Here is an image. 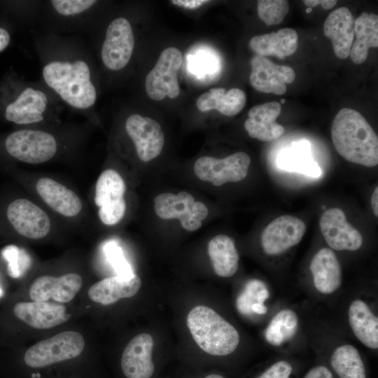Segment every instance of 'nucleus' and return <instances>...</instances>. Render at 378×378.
Listing matches in <instances>:
<instances>
[{"label": "nucleus", "mask_w": 378, "mask_h": 378, "mask_svg": "<svg viewBox=\"0 0 378 378\" xmlns=\"http://www.w3.org/2000/svg\"><path fill=\"white\" fill-rule=\"evenodd\" d=\"M331 137L335 148L346 160L368 167L377 165V135L357 111L344 108L336 114Z\"/></svg>", "instance_id": "nucleus-1"}, {"label": "nucleus", "mask_w": 378, "mask_h": 378, "mask_svg": "<svg viewBox=\"0 0 378 378\" xmlns=\"http://www.w3.org/2000/svg\"><path fill=\"white\" fill-rule=\"evenodd\" d=\"M43 77L50 88L74 108H88L96 101L97 92L90 80V70L83 60L51 62L44 66Z\"/></svg>", "instance_id": "nucleus-2"}, {"label": "nucleus", "mask_w": 378, "mask_h": 378, "mask_svg": "<svg viewBox=\"0 0 378 378\" xmlns=\"http://www.w3.org/2000/svg\"><path fill=\"white\" fill-rule=\"evenodd\" d=\"M187 326L196 344L213 356L232 354L239 343V334L214 309L197 306L187 317Z\"/></svg>", "instance_id": "nucleus-3"}, {"label": "nucleus", "mask_w": 378, "mask_h": 378, "mask_svg": "<svg viewBox=\"0 0 378 378\" xmlns=\"http://www.w3.org/2000/svg\"><path fill=\"white\" fill-rule=\"evenodd\" d=\"M84 347L85 340L80 333L64 331L30 346L24 360L29 367L43 368L76 358Z\"/></svg>", "instance_id": "nucleus-4"}, {"label": "nucleus", "mask_w": 378, "mask_h": 378, "mask_svg": "<svg viewBox=\"0 0 378 378\" xmlns=\"http://www.w3.org/2000/svg\"><path fill=\"white\" fill-rule=\"evenodd\" d=\"M154 210L162 219H178L181 226L189 232L199 230L209 213L205 204L195 201L190 193L185 191L157 195L154 199Z\"/></svg>", "instance_id": "nucleus-5"}, {"label": "nucleus", "mask_w": 378, "mask_h": 378, "mask_svg": "<svg viewBox=\"0 0 378 378\" xmlns=\"http://www.w3.org/2000/svg\"><path fill=\"white\" fill-rule=\"evenodd\" d=\"M7 152L17 160L29 164H40L50 160L57 146L50 134L34 130H22L11 133L6 139Z\"/></svg>", "instance_id": "nucleus-6"}, {"label": "nucleus", "mask_w": 378, "mask_h": 378, "mask_svg": "<svg viewBox=\"0 0 378 378\" xmlns=\"http://www.w3.org/2000/svg\"><path fill=\"white\" fill-rule=\"evenodd\" d=\"M182 61V53L176 48L169 47L161 52L146 78L145 88L150 99L160 101L166 96L175 99L179 95L177 74Z\"/></svg>", "instance_id": "nucleus-7"}, {"label": "nucleus", "mask_w": 378, "mask_h": 378, "mask_svg": "<svg viewBox=\"0 0 378 378\" xmlns=\"http://www.w3.org/2000/svg\"><path fill=\"white\" fill-rule=\"evenodd\" d=\"M250 164L251 158L244 152H237L224 158L202 156L195 162L194 172L200 180L220 186L244 180Z\"/></svg>", "instance_id": "nucleus-8"}, {"label": "nucleus", "mask_w": 378, "mask_h": 378, "mask_svg": "<svg viewBox=\"0 0 378 378\" xmlns=\"http://www.w3.org/2000/svg\"><path fill=\"white\" fill-rule=\"evenodd\" d=\"M125 190V181L115 170L106 169L99 176L94 202L99 208V217L104 224L113 225L123 218L126 210Z\"/></svg>", "instance_id": "nucleus-9"}, {"label": "nucleus", "mask_w": 378, "mask_h": 378, "mask_svg": "<svg viewBox=\"0 0 378 378\" xmlns=\"http://www.w3.org/2000/svg\"><path fill=\"white\" fill-rule=\"evenodd\" d=\"M134 46V38L129 21L124 18L113 20L106 29L102 48L104 64L111 70L122 69L129 62Z\"/></svg>", "instance_id": "nucleus-10"}, {"label": "nucleus", "mask_w": 378, "mask_h": 378, "mask_svg": "<svg viewBox=\"0 0 378 378\" xmlns=\"http://www.w3.org/2000/svg\"><path fill=\"white\" fill-rule=\"evenodd\" d=\"M125 130L133 141L141 160L149 162L161 153L164 144V135L156 120L133 114L127 118Z\"/></svg>", "instance_id": "nucleus-11"}, {"label": "nucleus", "mask_w": 378, "mask_h": 378, "mask_svg": "<svg viewBox=\"0 0 378 378\" xmlns=\"http://www.w3.org/2000/svg\"><path fill=\"white\" fill-rule=\"evenodd\" d=\"M320 231L328 246L336 251H356L363 242L360 232L346 220L339 208L325 211L319 220Z\"/></svg>", "instance_id": "nucleus-12"}, {"label": "nucleus", "mask_w": 378, "mask_h": 378, "mask_svg": "<svg viewBox=\"0 0 378 378\" xmlns=\"http://www.w3.org/2000/svg\"><path fill=\"white\" fill-rule=\"evenodd\" d=\"M307 227L300 218L289 215L273 220L262 231L261 246L268 255H278L298 244Z\"/></svg>", "instance_id": "nucleus-13"}, {"label": "nucleus", "mask_w": 378, "mask_h": 378, "mask_svg": "<svg viewBox=\"0 0 378 378\" xmlns=\"http://www.w3.org/2000/svg\"><path fill=\"white\" fill-rule=\"evenodd\" d=\"M7 218L20 235L33 239L46 237L50 230L47 214L26 199L13 201L7 209Z\"/></svg>", "instance_id": "nucleus-14"}, {"label": "nucleus", "mask_w": 378, "mask_h": 378, "mask_svg": "<svg viewBox=\"0 0 378 378\" xmlns=\"http://www.w3.org/2000/svg\"><path fill=\"white\" fill-rule=\"evenodd\" d=\"M250 83L257 91L281 95L286 92V84L295 78L294 70L288 66L277 65L260 55L251 60Z\"/></svg>", "instance_id": "nucleus-15"}, {"label": "nucleus", "mask_w": 378, "mask_h": 378, "mask_svg": "<svg viewBox=\"0 0 378 378\" xmlns=\"http://www.w3.org/2000/svg\"><path fill=\"white\" fill-rule=\"evenodd\" d=\"M82 285V277L76 273H68L60 276L43 275L31 284L29 297L35 302L52 298L56 302L65 303L74 299Z\"/></svg>", "instance_id": "nucleus-16"}, {"label": "nucleus", "mask_w": 378, "mask_h": 378, "mask_svg": "<svg viewBox=\"0 0 378 378\" xmlns=\"http://www.w3.org/2000/svg\"><path fill=\"white\" fill-rule=\"evenodd\" d=\"M153 340L148 333L136 335L125 346L121 368L127 378H150L154 372L152 361Z\"/></svg>", "instance_id": "nucleus-17"}, {"label": "nucleus", "mask_w": 378, "mask_h": 378, "mask_svg": "<svg viewBox=\"0 0 378 378\" xmlns=\"http://www.w3.org/2000/svg\"><path fill=\"white\" fill-rule=\"evenodd\" d=\"M15 316L29 326L49 329L67 321L70 315L63 304L43 302H21L13 307Z\"/></svg>", "instance_id": "nucleus-18"}, {"label": "nucleus", "mask_w": 378, "mask_h": 378, "mask_svg": "<svg viewBox=\"0 0 378 378\" xmlns=\"http://www.w3.org/2000/svg\"><path fill=\"white\" fill-rule=\"evenodd\" d=\"M281 106L277 102H270L252 107L248 112L244 128L248 135L262 141H271L281 137L284 127L276 120Z\"/></svg>", "instance_id": "nucleus-19"}, {"label": "nucleus", "mask_w": 378, "mask_h": 378, "mask_svg": "<svg viewBox=\"0 0 378 378\" xmlns=\"http://www.w3.org/2000/svg\"><path fill=\"white\" fill-rule=\"evenodd\" d=\"M354 22L351 11L340 7L332 10L324 22V34L331 40L335 54L340 59L349 55L354 37Z\"/></svg>", "instance_id": "nucleus-20"}, {"label": "nucleus", "mask_w": 378, "mask_h": 378, "mask_svg": "<svg viewBox=\"0 0 378 378\" xmlns=\"http://www.w3.org/2000/svg\"><path fill=\"white\" fill-rule=\"evenodd\" d=\"M46 94L32 88L24 90L18 97L8 104L6 109V118L18 125H27L41 122L46 110Z\"/></svg>", "instance_id": "nucleus-21"}, {"label": "nucleus", "mask_w": 378, "mask_h": 378, "mask_svg": "<svg viewBox=\"0 0 378 378\" xmlns=\"http://www.w3.org/2000/svg\"><path fill=\"white\" fill-rule=\"evenodd\" d=\"M314 285L323 294H331L342 284V268L332 250L322 248L314 255L309 266Z\"/></svg>", "instance_id": "nucleus-22"}, {"label": "nucleus", "mask_w": 378, "mask_h": 378, "mask_svg": "<svg viewBox=\"0 0 378 378\" xmlns=\"http://www.w3.org/2000/svg\"><path fill=\"white\" fill-rule=\"evenodd\" d=\"M36 188L42 200L61 215L73 217L80 212L82 202L78 195L60 183L43 177L38 180Z\"/></svg>", "instance_id": "nucleus-23"}, {"label": "nucleus", "mask_w": 378, "mask_h": 378, "mask_svg": "<svg viewBox=\"0 0 378 378\" xmlns=\"http://www.w3.org/2000/svg\"><path fill=\"white\" fill-rule=\"evenodd\" d=\"M141 285L139 276L132 277L114 276L96 282L88 290L91 300L103 305L113 304L120 299L133 297Z\"/></svg>", "instance_id": "nucleus-24"}, {"label": "nucleus", "mask_w": 378, "mask_h": 378, "mask_svg": "<svg viewBox=\"0 0 378 378\" xmlns=\"http://www.w3.org/2000/svg\"><path fill=\"white\" fill-rule=\"evenodd\" d=\"M298 41V36L295 30L283 28L276 32L253 36L249 41V47L257 55L284 58L296 51Z\"/></svg>", "instance_id": "nucleus-25"}, {"label": "nucleus", "mask_w": 378, "mask_h": 378, "mask_svg": "<svg viewBox=\"0 0 378 378\" xmlns=\"http://www.w3.org/2000/svg\"><path fill=\"white\" fill-rule=\"evenodd\" d=\"M246 102L245 92L239 88L226 92L223 88H214L198 97L196 106L202 112L217 110L225 115L233 116L243 109Z\"/></svg>", "instance_id": "nucleus-26"}, {"label": "nucleus", "mask_w": 378, "mask_h": 378, "mask_svg": "<svg viewBox=\"0 0 378 378\" xmlns=\"http://www.w3.org/2000/svg\"><path fill=\"white\" fill-rule=\"evenodd\" d=\"M349 325L356 338L365 346L378 348V318L361 300H354L348 311Z\"/></svg>", "instance_id": "nucleus-27"}, {"label": "nucleus", "mask_w": 378, "mask_h": 378, "mask_svg": "<svg viewBox=\"0 0 378 378\" xmlns=\"http://www.w3.org/2000/svg\"><path fill=\"white\" fill-rule=\"evenodd\" d=\"M208 253L216 275L230 277L237 272L239 255L232 237L223 234L213 237L208 244Z\"/></svg>", "instance_id": "nucleus-28"}, {"label": "nucleus", "mask_w": 378, "mask_h": 378, "mask_svg": "<svg viewBox=\"0 0 378 378\" xmlns=\"http://www.w3.org/2000/svg\"><path fill=\"white\" fill-rule=\"evenodd\" d=\"M356 39L350 50L351 61L360 64L364 62L370 48L378 46V16L370 13H363L354 22Z\"/></svg>", "instance_id": "nucleus-29"}, {"label": "nucleus", "mask_w": 378, "mask_h": 378, "mask_svg": "<svg viewBox=\"0 0 378 378\" xmlns=\"http://www.w3.org/2000/svg\"><path fill=\"white\" fill-rule=\"evenodd\" d=\"M330 365L340 378H366L363 359L356 347L344 344L335 349Z\"/></svg>", "instance_id": "nucleus-30"}, {"label": "nucleus", "mask_w": 378, "mask_h": 378, "mask_svg": "<svg viewBox=\"0 0 378 378\" xmlns=\"http://www.w3.org/2000/svg\"><path fill=\"white\" fill-rule=\"evenodd\" d=\"M298 324V316L294 311L281 310L272 318L266 329L267 342L272 346H280L295 335Z\"/></svg>", "instance_id": "nucleus-31"}, {"label": "nucleus", "mask_w": 378, "mask_h": 378, "mask_svg": "<svg viewBox=\"0 0 378 378\" xmlns=\"http://www.w3.org/2000/svg\"><path fill=\"white\" fill-rule=\"evenodd\" d=\"M276 163L283 170L298 172L314 178H318L322 174L320 167L313 160L311 154L300 152L293 148L280 151Z\"/></svg>", "instance_id": "nucleus-32"}, {"label": "nucleus", "mask_w": 378, "mask_h": 378, "mask_svg": "<svg viewBox=\"0 0 378 378\" xmlns=\"http://www.w3.org/2000/svg\"><path fill=\"white\" fill-rule=\"evenodd\" d=\"M2 255L7 262L8 274L12 278L21 277L31 267V256L24 249L15 245H8L4 247Z\"/></svg>", "instance_id": "nucleus-33"}, {"label": "nucleus", "mask_w": 378, "mask_h": 378, "mask_svg": "<svg viewBox=\"0 0 378 378\" xmlns=\"http://www.w3.org/2000/svg\"><path fill=\"white\" fill-rule=\"evenodd\" d=\"M289 10V4L285 0H260L257 3L259 18L267 24H280Z\"/></svg>", "instance_id": "nucleus-34"}, {"label": "nucleus", "mask_w": 378, "mask_h": 378, "mask_svg": "<svg viewBox=\"0 0 378 378\" xmlns=\"http://www.w3.org/2000/svg\"><path fill=\"white\" fill-rule=\"evenodd\" d=\"M104 252L118 276L132 277L135 274L131 265L125 260L122 248L115 241H111L105 244Z\"/></svg>", "instance_id": "nucleus-35"}, {"label": "nucleus", "mask_w": 378, "mask_h": 378, "mask_svg": "<svg viewBox=\"0 0 378 378\" xmlns=\"http://www.w3.org/2000/svg\"><path fill=\"white\" fill-rule=\"evenodd\" d=\"M266 288L265 284L258 279L249 281L245 286L244 290L237 299L236 305L241 314H249L252 312L251 305L257 302L256 295L258 292Z\"/></svg>", "instance_id": "nucleus-36"}, {"label": "nucleus", "mask_w": 378, "mask_h": 378, "mask_svg": "<svg viewBox=\"0 0 378 378\" xmlns=\"http://www.w3.org/2000/svg\"><path fill=\"white\" fill-rule=\"evenodd\" d=\"M50 2L59 14L70 16L87 10L97 1L94 0H53Z\"/></svg>", "instance_id": "nucleus-37"}, {"label": "nucleus", "mask_w": 378, "mask_h": 378, "mask_svg": "<svg viewBox=\"0 0 378 378\" xmlns=\"http://www.w3.org/2000/svg\"><path fill=\"white\" fill-rule=\"evenodd\" d=\"M292 372V365L288 362L279 360L270 365L257 378H290Z\"/></svg>", "instance_id": "nucleus-38"}, {"label": "nucleus", "mask_w": 378, "mask_h": 378, "mask_svg": "<svg viewBox=\"0 0 378 378\" xmlns=\"http://www.w3.org/2000/svg\"><path fill=\"white\" fill-rule=\"evenodd\" d=\"M304 378H334L330 370L324 365H317L311 368Z\"/></svg>", "instance_id": "nucleus-39"}, {"label": "nucleus", "mask_w": 378, "mask_h": 378, "mask_svg": "<svg viewBox=\"0 0 378 378\" xmlns=\"http://www.w3.org/2000/svg\"><path fill=\"white\" fill-rule=\"evenodd\" d=\"M209 2L206 0H173L172 3L178 6L189 9L197 8L203 4Z\"/></svg>", "instance_id": "nucleus-40"}, {"label": "nucleus", "mask_w": 378, "mask_h": 378, "mask_svg": "<svg viewBox=\"0 0 378 378\" xmlns=\"http://www.w3.org/2000/svg\"><path fill=\"white\" fill-rule=\"evenodd\" d=\"M335 0H304L303 3L309 8H312L317 5H321L324 9H330L333 8L336 4Z\"/></svg>", "instance_id": "nucleus-41"}, {"label": "nucleus", "mask_w": 378, "mask_h": 378, "mask_svg": "<svg viewBox=\"0 0 378 378\" xmlns=\"http://www.w3.org/2000/svg\"><path fill=\"white\" fill-rule=\"evenodd\" d=\"M291 148L304 153L311 154V144L307 140L294 141L291 144Z\"/></svg>", "instance_id": "nucleus-42"}, {"label": "nucleus", "mask_w": 378, "mask_h": 378, "mask_svg": "<svg viewBox=\"0 0 378 378\" xmlns=\"http://www.w3.org/2000/svg\"><path fill=\"white\" fill-rule=\"evenodd\" d=\"M9 42L10 35L6 29L0 28V52L8 46Z\"/></svg>", "instance_id": "nucleus-43"}, {"label": "nucleus", "mask_w": 378, "mask_h": 378, "mask_svg": "<svg viewBox=\"0 0 378 378\" xmlns=\"http://www.w3.org/2000/svg\"><path fill=\"white\" fill-rule=\"evenodd\" d=\"M371 206L374 214L378 216V188L376 187L371 196Z\"/></svg>", "instance_id": "nucleus-44"}, {"label": "nucleus", "mask_w": 378, "mask_h": 378, "mask_svg": "<svg viewBox=\"0 0 378 378\" xmlns=\"http://www.w3.org/2000/svg\"><path fill=\"white\" fill-rule=\"evenodd\" d=\"M251 311L258 314H265L267 312V307L264 304L255 302L251 305Z\"/></svg>", "instance_id": "nucleus-45"}, {"label": "nucleus", "mask_w": 378, "mask_h": 378, "mask_svg": "<svg viewBox=\"0 0 378 378\" xmlns=\"http://www.w3.org/2000/svg\"><path fill=\"white\" fill-rule=\"evenodd\" d=\"M270 296L269 291L266 288L260 290L256 295V302L258 303L264 304V302Z\"/></svg>", "instance_id": "nucleus-46"}, {"label": "nucleus", "mask_w": 378, "mask_h": 378, "mask_svg": "<svg viewBox=\"0 0 378 378\" xmlns=\"http://www.w3.org/2000/svg\"><path fill=\"white\" fill-rule=\"evenodd\" d=\"M205 378H224L223 376L216 374H211L208 376H206Z\"/></svg>", "instance_id": "nucleus-47"}, {"label": "nucleus", "mask_w": 378, "mask_h": 378, "mask_svg": "<svg viewBox=\"0 0 378 378\" xmlns=\"http://www.w3.org/2000/svg\"><path fill=\"white\" fill-rule=\"evenodd\" d=\"M4 295V291L3 290L1 289V288L0 287V298Z\"/></svg>", "instance_id": "nucleus-48"}, {"label": "nucleus", "mask_w": 378, "mask_h": 378, "mask_svg": "<svg viewBox=\"0 0 378 378\" xmlns=\"http://www.w3.org/2000/svg\"><path fill=\"white\" fill-rule=\"evenodd\" d=\"M312 8H308L306 10V13H310V12H312Z\"/></svg>", "instance_id": "nucleus-49"}, {"label": "nucleus", "mask_w": 378, "mask_h": 378, "mask_svg": "<svg viewBox=\"0 0 378 378\" xmlns=\"http://www.w3.org/2000/svg\"><path fill=\"white\" fill-rule=\"evenodd\" d=\"M285 103V99H282L281 100V103L280 104H284Z\"/></svg>", "instance_id": "nucleus-50"}]
</instances>
